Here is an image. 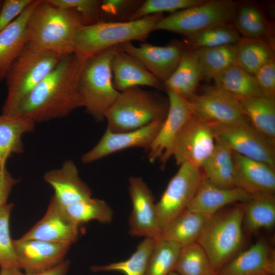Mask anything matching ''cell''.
Listing matches in <instances>:
<instances>
[{
    "label": "cell",
    "instance_id": "obj_25",
    "mask_svg": "<svg viewBox=\"0 0 275 275\" xmlns=\"http://www.w3.org/2000/svg\"><path fill=\"white\" fill-rule=\"evenodd\" d=\"M211 215L186 209L163 228L156 239L173 242L181 248L197 242Z\"/></svg>",
    "mask_w": 275,
    "mask_h": 275
},
{
    "label": "cell",
    "instance_id": "obj_13",
    "mask_svg": "<svg viewBox=\"0 0 275 275\" xmlns=\"http://www.w3.org/2000/svg\"><path fill=\"white\" fill-rule=\"evenodd\" d=\"M169 102L165 119L148 150L150 162L159 159L162 167L171 157L174 142L181 129L193 115L188 100L171 91H167Z\"/></svg>",
    "mask_w": 275,
    "mask_h": 275
},
{
    "label": "cell",
    "instance_id": "obj_10",
    "mask_svg": "<svg viewBox=\"0 0 275 275\" xmlns=\"http://www.w3.org/2000/svg\"><path fill=\"white\" fill-rule=\"evenodd\" d=\"M179 168L169 181L156 208L161 230L185 210L194 199L203 177L201 169L188 163Z\"/></svg>",
    "mask_w": 275,
    "mask_h": 275
},
{
    "label": "cell",
    "instance_id": "obj_44",
    "mask_svg": "<svg viewBox=\"0 0 275 275\" xmlns=\"http://www.w3.org/2000/svg\"><path fill=\"white\" fill-rule=\"evenodd\" d=\"M253 75L262 94L275 98V58L261 67Z\"/></svg>",
    "mask_w": 275,
    "mask_h": 275
},
{
    "label": "cell",
    "instance_id": "obj_52",
    "mask_svg": "<svg viewBox=\"0 0 275 275\" xmlns=\"http://www.w3.org/2000/svg\"><path fill=\"white\" fill-rule=\"evenodd\" d=\"M258 275H269V274H258Z\"/></svg>",
    "mask_w": 275,
    "mask_h": 275
},
{
    "label": "cell",
    "instance_id": "obj_26",
    "mask_svg": "<svg viewBox=\"0 0 275 275\" xmlns=\"http://www.w3.org/2000/svg\"><path fill=\"white\" fill-rule=\"evenodd\" d=\"M201 80L196 54L186 47L178 66L163 85L166 91H171L187 100L197 93Z\"/></svg>",
    "mask_w": 275,
    "mask_h": 275
},
{
    "label": "cell",
    "instance_id": "obj_36",
    "mask_svg": "<svg viewBox=\"0 0 275 275\" xmlns=\"http://www.w3.org/2000/svg\"><path fill=\"white\" fill-rule=\"evenodd\" d=\"M155 244V239L144 238L135 251L127 260L105 265L93 266L91 270L119 271L125 275H146L149 260Z\"/></svg>",
    "mask_w": 275,
    "mask_h": 275
},
{
    "label": "cell",
    "instance_id": "obj_33",
    "mask_svg": "<svg viewBox=\"0 0 275 275\" xmlns=\"http://www.w3.org/2000/svg\"><path fill=\"white\" fill-rule=\"evenodd\" d=\"M214 86L237 100L263 95L253 74L234 64L213 79Z\"/></svg>",
    "mask_w": 275,
    "mask_h": 275
},
{
    "label": "cell",
    "instance_id": "obj_27",
    "mask_svg": "<svg viewBox=\"0 0 275 275\" xmlns=\"http://www.w3.org/2000/svg\"><path fill=\"white\" fill-rule=\"evenodd\" d=\"M36 124L19 117L0 115V167L6 168L9 157L24 151L22 136L34 131Z\"/></svg>",
    "mask_w": 275,
    "mask_h": 275
},
{
    "label": "cell",
    "instance_id": "obj_2",
    "mask_svg": "<svg viewBox=\"0 0 275 275\" xmlns=\"http://www.w3.org/2000/svg\"><path fill=\"white\" fill-rule=\"evenodd\" d=\"M81 24L75 11L39 0L27 22L28 43L63 58L74 52L76 34Z\"/></svg>",
    "mask_w": 275,
    "mask_h": 275
},
{
    "label": "cell",
    "instance_id": "obj_17",
    "mask_svg": "<svg viewBox=\"0 0 275 275\" xmlns=\"http://www.w3.org/2000/svg\"><path fill=\"white\" fill-rule=\"evenodd\" d=\"M163 121H155L140 128L124 132H112L106 129L99 142L83 154L81 161L85 164L92 163L116 152L131 147H142L148 150Z\"/></svg>",
    "mask_w": 275,
    "mask_h": 275
},
{
    "label": "cell",
    "instance_id": "obj_22",
    "mask_svg": "<svg viewBox=\"0 0 275 275\" xmlns=\"http://www.w3.org/2000/svg\"><path fill=\"white\" fill-rule=\"evenodd\" d=\"M113 83L119 92L140 86L157 90L164 89L163 84L150 73L135 58L120 50L117 46L111 61Z\"/></svg>",
    "mask_w": 275,
    "mask_h": 275
},
{
    "label": "cell",
    "instance_id": "obj_47",
    "mask_svg": "<svg viewBox=\"0 0 275 275\" xmlns=\"http://www.w3.org/2000/svg\"><path fill=\"white\" fill-rule=\"evenodd\" d=\"M70 262L68 260H64L59 264L43 271L26 275H66L69 269Z\"/></svg>",
    "mask_w": 275,
    "mask_h": 275
},
{
    "label": "cell",
    "instance_id": "obj_37",
    "mask_svg": "<svg viewBox=\"0 0 275 275\" xmlns=\"http://www.w3.org/2000/svg\"><path fill=\"white\" fill-rule=\"evenodd\" d=\"M67 213L78 226L91 221L104 224L111 223L114 212L104 200L91 198L64 207Z\"/></svg>",
    "mask_w": 275,
    "mask_h": 275
},
{
    "label": "cell",
    "instance_id": "obj_9",
    "mask_svg": "<svg viewBox=\"0 0 275 275\" xmlns=\"http://www.w3.org/2000/svg\"><path fill=\"white\" fill-rule=\"evenodd\" d=\"M210 125L215 140L225 143L234 152L275 168V143L257 131L247 119Z\"/></svg>",
    "mask_w": 275,
    "mask_h": 275
},
{
    "label": "cell",
    "instance_id": "obj_3",
    "mask_svg": "<svg viewBox=\"0 0 275 275\" xmlns=\"http://www.w3.org/2000/svg\"><path fill=\"white\" fill-rule=\"evenodd\" d=\"M163 17V14H156L134 20L99 21L92 24H81L76 34L74 53L86 60L124 43L132 41L144 42Z\"/></svg>",
    "mask_w": 275,
    "mask_h": 275
},
{
    "label": "cell",
    "instance_id": "obj_31",
    "mask_svg": "<svg viewBox=\"0 0 275 275\" xmlns=\"http://www.w3.org/2000/svg\"><path fill=\"white\" fill-rule=\"evenodd\" d=\"M237 45L235 64L254 74L274 58V46L270 38L241 37Z\"/></svg>",
    "mask_w": 275,
    "mask_h": 275
},
{
    "label": "cell",
    "instance_id": "obj_14",
    "mask_svg": "<svg viewBox=\"0 0 275 275\" xmlns=\"http://www.w3.org/2000/svg\"><path fill=\"white\" fill-rule=\"evenodd\" d=\"M132 210L129 216V234L133 237L157 238L161 231L152 193L141 177L129 179Z\"/></svg>",
    "mask_w": 275,
    "mask_h": 275
},
{
    "label": "cell",
    "instance_id": "obj_34",
    "mask_svg": "<svg viewBox=\"0 0 275 275\" xmlns=\"http://www.w3.org/2000/svg\"><path fill=\"white\" fill-rule=\"evenodd\" d=\"M193 50L198 59L202 80H213L218 74L235 64L236 44Z\"/></svg>",
    "mask_w": 275,
    "mask_h": 275
},
{
    "label": "cell",
    "instance_id": "obj_46",
    "mask_svg": "<svg viewBox=\"0 0 275 275\" xmlns=\"http://www.w3.org/2000/svg\"><path fill=\"white\" fill-rule=\"evenodd\" d=\"M18 182L8 171L6 167H0V208L7 204V200L13 186Z\"/></svg>",
    "mask_w": 275,
    "mask_h": 275
},
{
    "label": "cell",
    "instance_id": "obj_18",
    "mask_svg": "<svg viewBox=\"0 0 275 275\" xmlns=\"http://www.w3.org/2000/svg\"><path fill=\"white\" fill-rule=\"evenodd\" d=\"M18 264L25 273L32 274L49 269L63 261L70 246L37 239L13 240Z\"/></svg>",
    "mask_w": 275,
    "mask_h": 275
},
{
    "label": "cell",
    "instance_id": "obj_48",
    "mask_svg": "<svg viewBox=\"0 0 275 275\" xmlns=\"http://www.w3.org/2000/svg\"><path fill=\"white\" fill-rule=\"evenodd\" d=\"M20 269L17 267L1 268L0 275H16Z\"/></svg>",
    "mask_w": 275,
    "mask_h": 275
},
{
    "label": "cell",
    "instance_id": "obj_35",
    "mask_svg": "<svg viewBox=\"0 0 275 275\" xmlns=\"http://www.w3.org/2000/svg\"><path fill=\"white\" fill-rule=\"evenodd\" d=\"M241 37L232 23L214 25L185 37L184 44L191 50L236 44Z\"/></svg>",
    "mask_w": 275,
    "mask_h": 275
},
{
    "label": "cell",
    "instance_id": "obj_32",
    "mask_svg": "<svg viewBox=\"0 0 275 275\" xmlns=\"http://www.w3.org/2000/svg\"><path fill=\"white\" fill-rule=\"evenodd\" d=\"M243 208V229L251 234L262 229H270L275 225L274 195H254L242 203Z\"/></svg>",
    "mask_w": 275,
    "mask_h": 275
},
{
    "label": "cell",
    "instance_id": "obj_7",
    "mask_svg": "<svg viewBox=\"0 0 275 275\" xmlns=\"http://www.w3.org/2000/svg\"><path fill=\"white\" fill-rule=\"evenodd\" d=\"M117 46L87 59L79 77L82 107L96 120L102 121L120 92L114 87L111 61Z\"/></svg>",
    "mask_w": 275,
    "mask_h": 275
},
{
    "label": "cell",
    "instance_id": "obj_21",
    "mask_svg": "<svg viewBox=\"0 0 275 275\" xmlns=\"http://www.w3.org/2000/svg\"><path fill=\"white\" fill-rule=\"evenodd\" d=\"M43 178L53 188V196L63 207L92 198L91 190L80 178L72 160H67L60 168L46 172Z\"/></svg>",
    "mask_w": 275,
    "mask_h": 275
},
{
    "label": "cell",
    "instance_id": "obj_42",
    "mask_svg": "<svg viewBox=\"0 0 275 275\" xmlns=\"http://www.w3.org/2000/svg\"><path fill=\"white\" fill-rule=\"evenodd\" d=\"M143 0H102L100 5V21L123 22L128 20Z\"/></svg>",
    "mask_w": 275,
    "mask_h": 275
},
{
    "label": "cell",
    "instance_id": "obj_50",
    "mask_svg": "<svg viewBox=\"0 0 275 275\" xmlns=\"http://www.w3.org/2000/svg\"><path fill=\"white\" fill-rule=\"evenodd\" d=\"M16 275H26V274H25V273H24H24H22L20 271H20L17 273Z\"/></svg>",
    "mask_w": 275,
    "mask_h": 275
},
{
    "label": "cell",
    "instance_id": "obj_23",
    "mask_svg": "<svg viewBox=\"0 0 275 275\" xmlns=\"http://www.w3.org/2000/svg\"><path fill=\"white\" fill-rule=\"evenodd\" d=\"M253 197L238 187L222 188L211 183L204 175L201 184L188 210L212 215L235 203H243Z\"/></svg>",
    "mask_w": 275,
    "mask_h": 275
},
{
    "label": "cell",
    "instance_id": "obj_39",
    "mask_svg": "<svg viewBox=\"0 0 275 275\" xmlns=\"http://www.w3.org/2000/svg\"><path fill=\"white\" fill-rule=\"evenodd\" d=\"M180 249L173 242L155 239L146 275H168L174 271Z\"/></svg>",
    "mask_w": 275,
    "mask_h": 275
},
{
    "label": "cell",
    "instance_id": "obj_6",
    "mask_svg": "<svg viewBox=\"0 0 275 275\" xmlns=\"http://www.w3.org/2000/svg\"><path fill=\"white\" fill-rule=\"evenodd\" d=\"M63 58L27 43L11 66L5 79L7 95L2 114L13 116L24 98L40 82Z\"/></svg>",
    "mask_w": 275,
    "mask_h": 275
},
{
    "label": "cell",
    "instance_id": "obj_19",
    "mask_svg": "<svg viewBox=\"0 0 275 275\" xmlns=\"http://www.w3.org/2000/svg\"><path fill=\"white\" fill-rule=\"evenodd\" d=\"M275 274V253L267 241L259 239L239 252L215 275Z\"/></svg>",
    "mask_w": 275,
    "mask_h": 275
},
{
    "label": "cell",
    "instance_id": "obj_30",
    "mask_svg": "<svg viewBox=\"0 0 275 275\" xmlns=\"http://www.w3.org/2000/svg\"><path fill=\"white\" fill-rule=\"evenodd\" d=\"M238 100L250 123L275 143V98L260 95Z\"/></svg>",
    "mask_w": 275,
    "mask_h": 275
},
{
    "label": "cell",
    "instance_id": "obj_43",
    "mask_svg": "<svg viewBox=\"0 0 275 275\" xmlns=\"http://www.w3.org/2000/svg\"><path fill=\"white\" fill-rule=\"evenodd\" d=\"M51 4L66 9L72 10L80 16L85 25L100 21V0H48Z\"/></svg>",
    "mask_w": 275,
    "mask_h": 275
},
{
    "label": "cell",
    "instance_id": "obj_12",
    "mask_svg": "<svg viewBox=\"0 0 275 275\" xmlns=\"http://www.w3.org/2000/svg\"><path fill=\"white\" fill-rule=\"evenodd\" d=\"M187 100L193 115L209 123L229 124L246 119L239 101L214 85L204 87Z\"/></svg>",
    "mask_w": 275,
    "mask_h": 275
},
{
    "label": "cell",
    "instance_id": "obj_11",
    "mask_svg": "<svg viewBox=\"0 0 275 275\" xmlns=\"http://www.w3.org/2000/svg\"><path fill=\"white\" fill-rule=\"evenodd\" d=\"M215 144L210 125L193 115L176 136L171 155L178 166L188 163L201 169L212 154Z\"/></svg>",
    "mask_w": 275,
    "mask_h": 275
},
{
    "label": "cell",
    "instance_id": "obj_28",
    "mask_svg": "<svg viewBox=\"0 0 275 275\" xmlns=\"http://www.w3.org/2000/svg\"><path fill=\"white\" fill-rule=\"evenodd\" d=\"M201 169L204 176L214 185L222 188L235 187L233 152L224 142L215 140L214 150Z\"/></svg>",
    "mask_w": 275,
    "mask_h": 275
},
{
    "label": "cell",
    "instance_id": "obj_49",
    "mask_svg": "<svg viewBox=\"0 0 275 275\" xmlns=\"http://www.w3.org/2000/svg\"><path fill=\"white\" fill-rule=\"evenodd\" d=\"M168 275H179V274L176 272H175V271H173L171 272H170Z\"/></svg>",
    "mask_w": 275,
    "mask_h": 275
},
{
    "label": "cell",
    "instance_id": "obj_20",
    "mask_svg": "<svg viewBox=\"0 0 275 275\" xmlns=\"http://www.w3.org/2000/svg\"><path fill=\"white\" fill-rule=\"evenodd\" d=\"M233 159L235 187L253 196L274 195L275 168L234 152Z\"/></svg>",
    "mask_w": 275,
    "mask_h": 275
},
{
    "label": "cell",
    "instance_id": "obj_4",
    "mask_svg": "<svg viewBox=\"0 0 275 275\" xmlns=\"http://www.w3.org/2000/svg\"><path fill=\"white\" fill-rule=\"evenodd\" d=\"M169 107L164 98L154 91L135 87L120 92L104 115L106 129L124 132L145 126L153 122L163 121Z\"/></svg>",
    "mask_w": 275,
    "mask_h": 275
},
{
    "label": "cell",
    "instance_id": "obj_16",
    "mask_svg": "<svg viewBox=\"0 0 275 275\" xmlns=\"http://www.w3.org/2000/svg\"><path fill=\"white\" fill-rule=\"evenodd\" d=\"M79 227L53 195L42 218L20 238L71 245L78 238Z\"/></svg>",
    "mask_w": 275,
    "mask_h": 275
},
{
    "label": "cell",
    "instance_id": "obj_29",
    "mask_svg": "<svg viewBox=\"0 0 275 275\" xmlns=\"http://www.w3.org/2000/svg\"><path fill=\"white\" fill-rule=\"evenodd\" d=\"M232 24L243 38H271L274 32L263 10L253 3H237Z\"/></svg>",
    "mask_w": 275,
    "mask_h": 275
},
{
    "label": "cell",
    "instance_id": "obj_38",
    "mask_svg": "<svg viewBox=\"0 0 275 275\" xmlns=\"http://www.w3.org/2000/svg\"><path fill=\"white\" fill-rule=\"evenodd\" d=\"M174 271L179 275H215L206 253L197 242L181 248Z\"/></svg>",
    "mask_w": 275,
    "mask_h": 275
},
{
    "label": "cell",
    "instance_id": "obj_8",
    "mask_svg": "<svg viewBox=\"0 0 275 275\" xmlns=\"http://www.w3.org/2000/svg\"><path fill=\"white\" fill-rule=\"evenodd\" d=\"M237 5L232 0H205L164 16L154 31L166 30L187 37L214 25L232 23Z\"/></svg>",
    "mask_w": 275,
    "mask_h": 275
},
{
    "label": "cell",
    "instance_id": "obj_24",
    "mask_svg": "<svg viewBox=\"0 0 275 275\" xmlns=\"http://www.w3.org/2000/svg\"><path fill=\"white\" fill-rule=\"evenodd\" d=\"M39 0H33L23 12L0 32V81L7 73L28 43L26 25L29 18Z\"/></svg>",
    "mask_w": 275,
    "mask_h": 275
},
{
    "label": "cell",
    "instance_id": "obj_41",
    "mask_svg": "<svg viewBox=\"0 0 275 275\" xmlns=\"http://www.w3.org/2000/svg\"><path fill=\"white\" fill-rule=\"evenodd\" d=\"M205 0H146L130 16L128 21L139 19L144 17L164 12L171 13L195 6Z\"/></svg>",
    "mask_w": 275,
    "mask_h": 275
},
{
    "label": "cell",
    "instance_id": "obj_51",
    "mask_svg": "<svg viewBox=\"0 0 275 275\" xmlns=\"http://www.w3.org/2000/svg\"><path fill=\"white\" fill-rule=\"evenodd\" d=\"M4 0H0V10L2 8Z\"/></svg>",
    "mask_w": 275,
    "mask_h": 275
},
{
    "label": "cell",
    "instance_id": "obj_15",
    "mask_svg": "<svg viewBox=\"0 0 275 275\" xmlns=\"http://www.w3.org/2000/svg\"><path fill=\"white\" fill-rule=\"evenodd\" d=\"M117 47L138 59L163 84L178 66L186 48L183 43L176 41L162 46L145 42L135 46L128 42Z\"/></svg>",
    "mask_w": 275,
    "mask_h": 275
},
{
    "label": "cell",
    "instance_id": "obj_5",
    "mask_svg": "<svg viewBox=\"0 0 275 275\" xmlns=\"http://www.w3.org/2000/svg\"><path fill=\"white\" fill-rule=\"evenodd\" d=\"M242 203L222 209L206 222L197 242L206 253L215 274L239 252L243 242Z\"/></svg>",
    "mask_w": 275,
    "mask_h": 275
},
{
    "label": "cell",
    "instance_id": "obj_45",
    "mask_svg": "<svg viewBox=\"0 0 275 275\" xmlns=\"http://www.w3.org/2000/svg\"><path fill=\"white\" fill-rule=\"evenodd\" d=\"M33 0H4L0 10V32L9 26Z\"/></svg>",
    "mask_w": 275,
    "mask_h": 275
},
{
    "label": "cell",
    "instance_id": "obj_1",
    "mask_svg": "<svg viewBox=\"0 0 275 275\" xmlns=\"http://www.w3.org/2000/svg\"><path fill=\"white\" fill-rule=\"evenodd\" d=\"M85 60L74 53L63 58L24 98L13 116L36 124L66 117L82 107L79 84Z\"/></svg>",
    "mask_w": 275,
    "mask_h": 275
},
{
    "label": "cell",
    "instance_id": "obj_40",
    "mask_svg": "<svg viewBox=\"0 0 275 275\" xmlns=\"http://www.w3.org/2000/svg\"><path fill=\"white\" fill-rule=\"evenodd\" d=\"M13 203L7 204L0 208V267H17V258L11 239L9 221Z\"/></svg>",
    "mask_w": 275,
    "mask_h": 275
}]
</instances>
